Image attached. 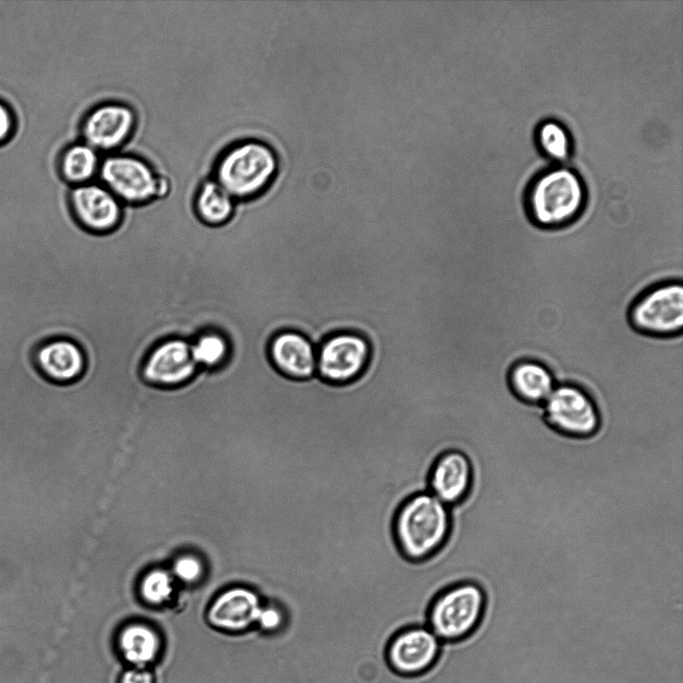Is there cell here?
Returning <instances> with one entry per match:
<instances>
[{
    "label": "cell",
    "instance_id": "obj_1",
    "mask_svg": "<svg viewBox=\"0 0 683 683\" xmlns=\"http://www.w3.org/2000/svg\"><path fill=\"white\" fill-rule=\"evenodd\" d=\"M452 529L451 508L422 491L408 497L393 520V534L403 556L424 561L446 544Z\"/></svg>",
    "mask_w": 683,
    "mask_h": 683
},
{
    "label": "cell",
    "instance_id": "obj_2",
    "mask_svg": "<svg viewBox=\"0 0 683 683\" xmlns=\"http://www.w3.org/2000/svg\"><path fill=\"white\" fill-rule=\"evenodd\" d=\"M525 211L543 230L562 229L574 223L586 204V190L578 173L563 165L542 170L527 187Z\"/></svg>",
    "mask_w": 683,
    "mask_h": 683
},
{
    "label": "cell",
    "instance_id": "obj_3",
    "mask_svg": "<svg viewBox=\"0 0 683 683\" xmlns=\"http://www.w3.org/2000/svg\"><path fill=\"white\" fill-rule=\"evenodd\" d=\"M279 169L276 151L266 142L246 139L229 146L218 157L214 180L237 202L260 196Z\"/></svg>",
    "mask_w": 683,
    "mask_h": 683
},
{
    "label": "cell",
    "instance_id": "obj_4",
    "mask_svg": "<svg viewBox=\"0 0 683 683\" xmlns=\"http://www.w3.org/2000/svg\"><path fill=\"white\" fill-rule=\"evenodd\" d=\"M487 606L485 586L474 580L460 581L433 599L425 624L443 644L463 642L479 629Z\"/></svg>",
    "mask_w": 683,
    "mask_h": 683
},
{
    "label": "cell",
    "instance_id": "obj_5",
    "mask_svg": "<svg viewBox=\"0 0 683 683\" xmlns=\"http://www.w3.org/2000/svg\"><path fill=\"white\" fill-rule=\"evenodd\" d=\"M629 326L638 334L669 339L679 337L683 326L681 280H664L644 289L627 310Z\"/></svg>",
    "mask_w": 683,
    "mask_h": 683
},
{
    "label": "cell",
    "instance_id": "obj_6",
    "mask_svg": "<svg viewBox=\"0 0 683 683\" xmlns=\"http://www.w3.org/2000/svg\"><path fill=\"white\" fill-rule=\"evenodd\" d=\"M542 419L557 435L572 440H587L600 431L602 416L593 396L573 382L556 384L542 404Z\"/></svg>",
    "mask_w": 683,
    "mask_h": 683
},
{
    "label": "cell",
    "instance_id": "obj_7",
    "mask_svg": "<svg viewBox=\"0 0 683 683\" xmlns=\"http://www.w3.org/2000/svg\"><path fill=\"white\" fill-rule=\"evenodd\" d=\"M371 360L372 345L364 334L335 330L317 344L316 377L330 386H349L365 375Z\"/></svg>",
    "mask_w": 683,
    "mask_h": 683
},
{
    "label": "cell",
    "instance_id": "obj_8",
    "mask_svg": "<svg viewBox=\"0 0 683 683\" xmlns=\"http://www.w3.org/2000/svg\"><path fill=\"white\" fill-rule=\"evenodd\" d=\"M101 184L123 204L144 206L162 198L168 191L167 180L143 158L112 154L101 161Z\"/></svg>",
    "mask_w": 683,
    "mask_h": 683
},
{
    "label": "cell",
    "instance_id": "obj_9",
    "mask_svg": "<svg viewBox=\"0 0 683 683\" xmlns=\"http://www.w3.org/2000/svg\"><path fill=\"white\" fill-rule=\"evenodd\" d=\"M443 643L426 624L410 625L397 631L385 645L387 666L404 678L429 672L438 662Z\"/></svg>",
    "mask_w": 683,
    "mask_h": 683
},
{
    "label": "cell",
    "instance_id": "obj_10",
    "mask_svg": "<svg viewBox=\"0 0 683 683\" xmlns=\"http://www.w3.org/2000/svg\"><path fill=\"white\" fill-rule=\"evenodd\" d=\"M68 205L74 222L95 235L114 232L125 216L124 204L101 183L90 182L73 187Z\"/></svg>",
    "mask_w": 683,
    "mask_h": 683
},
{
    "label": "cell",
    "instance_id": "obj_11",
    "mask_svg": "<svg viewBox=\"0 0 683 683\" xmlns=\"http://www.w3.org/2000/svg\"><path fill=\"white\" fill-rule=\"evenodd\" d=\"M198 371L191 354L190 341L182 337H168L157 342L141 365L143 380L160 388L181 387L192 380Z\"/></svg>",
    "mask_w": 683,
    "mask_h": 683
},
{
    "label": "cell",
    "instance_id": "obj_12",
    "mask_svg": "<svg viewBox=\"0 0 683 683\" xmlns=\"http://www.w3.org/2000/svg\"><path fill=\"white\" fill-rule=\"evenodd\" d=\"M137 125L134 109L121 102L109 101L91 108L81 122L83 142L98 152H112L123 146Z\"/></svg>",
    "mask_w": 683,
    "mask_h": 683
},
{
    "label": "cell",
    "instance_id": "obj_13",
    "mask_svg": "<svg viewBox=\"0 0 683 683\" xmlns=\"http://www.w3.org/2000/svg\"><path fill=\"white\" fill-rule=\"evenodd\" d=\"M266 353L272 368L285 379L304 382L316 376L317 345L296 329L273 333Z\"/></svg>",
    "mask_w": 683,
    "mask_h": 683
},
{
    "label": "cell",
    "instance_id": "obj_14",
    "mask_svg": "<svg viewBox=\"0 0 683 683\" xmlns=\"http://www.w3.org/2000/svg\"><path fill=\"white\" fill-rule=\"evenodd\" d=\"M475 486V469L470 457L458 449L441 453L428 477V490L448 507L465 502Z\"/></svg>",
    "mask_w": 683,
    "mask_h": 683
},
{
    "label": "cell",
    "instance_id": "obj_15",
    "mask_svg": "<svg viewBox=\"0 0 683 683\" xmlns=\"http://www.w3.org/2000/svg\"><path fill=\"white\" fill-rule=\"evenodd\" d=\"M34 361L38 371L56 384L77 381L86 369V356L82 347L67 337H55L36 349Z\"/></svg>",
    "mask_w": 683,
    "mask_h": 683
},
{
    "label": "cell",
    "instance_id": "obj_16",
    "mask_svg": "<svg viewBox=\"0 0 683 683\" xmlns=\"http://www.w3.org/2000/svg\"><path fill=\"white\" fill-rule=\"evenodd\" d=\"M263 599L246 587H235L217 597L208 611L214 627L230 632H243L256 625Z\"/></svg>",
    "mask_w": 683,
    "mask_h": 683
},
{
    "label": "cell",
    "instance_id": "obj_17",
    "mask_svg": "<svg viewBox=\"0 0 683 683\" xmlns=\"http://www.w3.org/2000/svg\"><path fill=\"white\" fill-rule=\"evenodd\" d=\"M506 384L516 400L528 406L542 405L556 386L552 370L542 361L522 358L507 369Z\"/></svg>",
    "mask_w": 683,
    "mask_h": 683
},
{
    "label": "cell",
    "instance_id": "obj_18",
    "mask_svg": "<svg viewBox=\"0 0 683 683\" xmlns=\"http://www.w3.org/2000/svg\"><path fill=\"white\" fill-rule=\"evenodd\" d=\"M121 657L133 667L146 668L153 664L162 651L160 634L151 626L131 623L123 627L117 637Z\"/></svg>",
    "mask_w": 683,
    "mask_h": 683
},
{
    "label": "cell",
    "instance_id": "obj_19",
    "mask_svg": "<svg viewBox=\"0 0 683 683\" xmlns=\"http://www.w3.org/2000/svg\"><path fill=\"white\" fill-rule=\"evenodd\" d=\"M193 213L204 225L221 227L236 214V201L213 178L201 183L193 200Z\"/></svg>",
    "mask_w": 683,
    "mask_h": 683
},
{
    "label": "cell",
    "instance_id": "obj_20",
    "mask_svg": "<svg viewBox=\"0 0 683 683\" xmlns=\"http://www.w3.org/2000/svg\"><path fill=\"white\" fill-rule=\"evenodd\" d=\"M100 165L99 152L83 141L68 146L59 160L62 177L74 187L90 183Z\"/></svg>",
    "mask_w": 683,
    "mask_h": 683
},
{
    "label": "cell",
    "instance_id": "obj_21",
    "mask_svg": "<svg viewBox=\"0 0 683 683\" xmlns=\"http://www.w3.org/2000/svg\"><path fill=\"white\" fill-rule=\"evenodd\" d=\"M193 360L201 370H215L229 358L231 344L228 337L220 330L207 328L197 333L190 340Z\"/></svg>",
    "mask_w": 683,
    "mask_h": 683
},
{
    "label": "cell",
    "instance_id": "obj_22",
    "mask_svg": "<svg viewBox=\"0 0 683 683\" xmlns=\"http://www.w3.org/2000/svg\"><path fill=\"white\" fill-rule=\"evenodd\" d=\"M536 141L539 149L552 160L565 161L570 155V135L558 121L542 122L536 130Z\"/></svg>",
    "mask_w": 683,
    "mask_h": 683
},
{
    "label": "cell",
    "instance_id": "obj_23",
    "mask_svg": "<svg viewBox=\"0 0 683 683\" xmlns=\"http://www.w3.org/2000/svg\"><path fill=\"white\" fill-rule=\"evenodd\" d=\"M259 610L256 627L267 636H278L289 626V613L286 608L272 600H265Z\"/></svg>",
    "mask_w": 683,
    "mask_h": 683
},
{
    "label": "cell",
    "instance_id": "obj_24",
    "mask_svg": "<svg viewBox=\"0 0 683 683\" xmlns=\"http://www.w3.org/2000/svg\"><path fill=\"white\" fill-rule=\"evenodd\" d=\"M142 597L151 604L159 605L167 600L173 592L171 575L161 569H155L146 574L140 586Z\"/></svg>",
    "mask_w": 683,
    "mask_h": 683
},
{
    "label": "cell",
    "instance_id": "obj_25",
    "mask_svg": "<svg viewBox=\"0 0 683 683\" xmlns=\"http://www.w3.org/2000/svg\"><path fill=\"white\" fill-rule=\"evenodd\" d=\"M173 571L175 576L181 581L193 583L200 578L202 566L197 558L182 556L175 561Z\"/></svg>",
    "mask_w": 683,
    "mask_h": 683
},
{
    "label": "cell",
    "instance_id": "obj_26",
    "mask_svg": "<svg viewBox=\"0 0 683 683\" xmlns=\"http://www.w3.org/2000/svg\"><path fill=\"white\" fill-rule=\"evenodd\" d=\"M119 683H154V675L146 668L131 667L122 672Z\"/></svg>",
    "mask_w": 683,
    "mask_h": 683
},
{
    "label": "cell",
    "instance_id": "obj_27",
    "mask_svg": "<svg viewBox=\"0 0 683 683\" xmlns=\"http://www.w3.org/2000/svg\"><path fill=\"white\" fill-rule=\"evenodd\" d=\"M12 117L5 105L0 103V141L5 139L12 128Z\"/></svg>",
    "mask_w": 683,
    "mask_h": 683
}]
</instances>
